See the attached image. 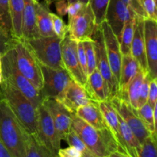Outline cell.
Listing matches in <instances>:
<instances>
[{"label": "cell", "mask_w": 157, "mask_h": 157, "mask_svg": "<svg viewBox=\"0 0 157 157\" xmlns=\"http://www.w3.org/2000/svg\"><path fill=\"white\" fill-rule=\"evenodd\" d=\"M71 129L82 139L95 157H110L116 151L123 153L109 128L98 130L73 113Z\"/></svg>", "instance_id": "obj_1"}, {"label": "cell", "mask_w": 157, "mask_h": 157, "mask_svg": "<svg viewBox=\"0 0 157 157\" xmlns=\"http://www.w3.org/2000/svg\"><path fill=\"white\" fill-rule=\"evenodd\" d=\"M0 100L7 104L28 133H36L38 110L27 97L4 79L0 84Z\"/></svg>", "instance_id": "obj_2"}, {"label": "cell", "mask_w": 157, "mask_h": 157, "mask_svg": "<svg viewBox=\"0 0 157 157\" xmlns=\"http://www.w3.org/2000/svg\"><path fill=\"white\" fill-rule=\"evenodd\" d=\"M27 133L7 104L0 100V141L12 157H25Z\"/></svg>", "instance_id": "obj_3"}, {"label": "cell", "mask_w": 157, "mask_h": 157, "mask_svg": "<svg viewBox=\"0 0 157 157\" xmlns=\"http://www.w3.org/2000/svg\"><path fill=\"white\" fill-rule=\"evenodd\" d=\"M1 71L2 79L9 81L14 87L27 97L36 108L42 104L41 92L18 71L15 63V52L13 47L1 55Z\"/></svg>", "instance_id": "obj_4"}, {"label": "cell", "mask_w": 157, "mask_h": 157, "mask_svg": "<svg viewBox=\"0 0 157 157\" xmlns=\"http://www.w3.org/2000/svg\"><path fill=\"white\" fill-rule=\"evenodd\" d=\"M29 46L39 63L52 68H64L61 57L62 39L55 36L38 35L23 39Z\"/></svg>", "instance_id": "obj_5"}, {"label": "cell", "mask_w": 157, "mask_h": 157, "mask_svg": "<svg viewBox=\"0 0 157 157\" xmlns=\"http://www.w3.org/2000/svg\"><path fill=\"white\" fill-rule=\"evenodd\" d=\"M13 49L18 71L40 91L43 84L41 65L32 49L23 39H15Z\"/></svg>", "instance_id": "obj_6"}, {"label": "cell", "mask_w": 157, "mask_h": 157, "mask_svg": "<svg viewBox=\"0 0 157 157\" xmlns=\"http://www.w3.org/2000/svg\"><path fill=\"white\" fill-rule=\"evenodd\" d=\"M92 39L94 40V43L97 69L102 75L107 86L109 93V101L117 96L118 81L115 78L111 68H110V64H109L101 25H97L94 32L92 35Z\"/></svg>", "instance_id": "obj_7"}, {"label": "cell", "mask_w": 157, "mask_h": 157, "mask_svg": "<svg viewBox=\"0 0 157 157\" xmlns=\"http://www.w3.org/2000/svg\"><path fill=\"white\" fill-rule=\"evenodd\" d=\"M40 65L43 81L40 92L43 99H58L66 86L72 80L71 77L64 68H52L41 64Z\"/></svg>", "instance_id": "obj_8"}, {"label": "cell", "mask_w": 157, "mask_h": 157, "mask_svg": "<svg viewBox=\"0 0 157 157\" xmlns=\"http://www.w3.org/2000/svg\"><path fill=\"white\" fill-rule=\"evenodd\" d=\"M38 122L35 134L42 144L52 153L54 157H58V153L61 149V140L52 118L42 104L37 108Z\"/></svg>", "instance_id": "obj_9"}, {"label": "cell", "mask_w": 157, "mask_h": 157, "mask_svg": "<svg viewBox=\"0 0 157 157\" xmlns=\"http://www.w3.org/2000/svg\"><path fill=\"white\" fill-rule=\"evenodd\" d=\"M96 27L94 15L89 4L78 15L68 18V35L77 41L92 39Z\"/></svg>", "instance_id": "obj_10"}, {"label": "cell", "mask_w": 157, "mask_h": 157, "mask_svg": "<svg viewBox=\"0 0 157 157\" xmlns=\"http://www.w3.org/2000/svg\"><path fill=\"white\" fill-rule=\"evenodd\" d=\"M109 101L111 103L112 106L114 107L120 117L131 129L140 144L145 140L146 138L151 135L141 121L136 110L133 108L129 101L121 99L118 97H115Z\"/></svg>", "instance_id": "obj_11"}, {"label": "cell", "mask_w": 157, "mask_h": 157, "mask_svg": "<svg viewBox=\"0 0 157 157\" xmlns=\"http://www.w3.org/2000/svg\"><path fill=\"white\" fill-rule=\"evenodd\" d=\"M61 57L64 69L72 79L84 87L87 78L81 70L78 60V41L71 38L68 32L61 41Z\"/></svg>", "instance_id": "obj_12"}, {"label": "cell", "mask_w": 157, "mask_h": 157, "mask_svg": "<svg viewBox=\"0 0 157 157\" xmlns=\"http://www.w3.org/2000/svg\"><path fill=\"white\" fill-rule=\"evenodd\" d=\"M42 104L50 113L60 139L64 140L71 129L73 113L60 101L53 98H45Z\"/></svg>", "instance_id": "obj_13"}, {"label": "cell", "mask_w": 157, "mask_h": 157, "mask_svg": "<svg viewBox=\"0 0 157 157\" xmlns=\"http://www.w3.org/2000/svg\"><path fill=\"white\" fill-rule=\"evenodd\" d=\"M144 41L147 71L150 78H157V21L144 19Z\"/></svg>", "instance_id": "obj_14"}, {"label": "cell", "mask_w": 157, "mask_h": 157, "mask_svg": "<svg viewBox=\"0 0 157 157\" xmlns=\"http://www.w3.org/2000/svg\"><path fill=\"white\" fill-rule=\"evenodd\" d=\"M101 27L102 29L104 45L110 68L117 81H119L122 61L120 41L105 20L101 23Z\"/></svg>", "instance_id": "obj_15"}, {"label": "cell", "mask_w": 157, "mask_h": 157, "mask_svg": "<svg viewBox=\"0 0 157 157\" xmlns=\"http://www.w3.org/2000/svg\"><path fill=\"white\" fill-rule=\"evenodd\" d=\"M57 100L74 113L79 107L92 101L84 86L73 79L66 86L64 91Z\"/></svg>", "instance_id": "obj_16"}, {"label": "cell", "mask_w": 157, "mask_h": 157, "mask_svg": "<svg viewBox=\"0 0 157 157\" xmlns=\"http://www.w3.org/2000/svg\"><path fill=\"white\" fill-rule=\"evenodd\" d=\"M128 12V5L122 0H110L105 14V21L116 35L121 39V33Z\"/></svg>", "instance_id": "obj_17"}, {"label": "cell", "mask_w": 157, "mask_h": 157, "mask_svg": "<svg viewBox=\"0 0 157 157\" xmlns=\"http://www.w3.org/2000/svg\"><path fill=\"white\" fill-rule=\"evenodd\" d=\"M140 68V66L139 63L133 58L131 53L122 55L121 74L118 81V94L117 97L128 101L127 88Z\"/></svg>", "instance_id": "obj_18"}, {"label": "cell", "mask_w": 157, "mask_h": 157, "mask_svg": "<svg viewBox=\"0 0 157 157\" xmlns=\"http://www.w3.org/2000/svg\"><path fill=\"white\" fill-rule=\"evenodd\" d=\"M130 53L139 63L141 68L148 71L144 41V19L140 18L136 15L135 18V29L131 43Z\"/></svg>", "instance_id": "obj_19"}, {"label": "cell", "mask_w": 157, "mask_h": 157, "mask_svg": "<svg viewBox=\"0 0 157 157\" xmlns=\"http://www.w3.org/2000/svg\"><path fill=\"white\" fill-rule=\"evenodd\" d=\"M84 88L92 101L101 102L109 100L107 86L102 75L97 68L88 75Z\"/></svg>", "instance_id": "obj_20"}, {"label": "cell", "mask_w": 157, "mask_h": 157, "mask_svg": "<svg viewBox=\"0 0 157 157\" xmlns=\"http://www.w3.org/2000/svg\"><path fill=\"white\" fill-rule=\"evenodd\" d=\"M75 114L90 126L98 130L108 128L99 107V102L92 101L89 104L79 107Z\"/></svg>", "instance_id": "obj_21"}, {"label": "cell", "mask_w": 157, "mask_h": 157, "mask_svg": "<svg viewBox=\"0 0 157 157\" xmlns=\"http://www.w3.org/2000/svg\"><path fill=\"white\" fill-rule=\"evenodd\" d=\"M99 107L101 109L102 114L104 116L107 125L110 131L112 132L113 135L114 136L117 142L118 143L121 152L125 155L126 157H129L126 151L124 144L123 142L122 137H121V133H120L119 128V119H118V113L114 109V107L112 106L111 103L108 101H101L99 102Z\"/></svg>", "instance_id": "obj_22"}, {"label": "cell", "mask_w": 157, "mask_h": 157, "mask_svg": "<svg viewBox=\"0 0 157 157\" xmlns=\"http://www.w3.org/2000/svg\"><path fill=\"white\" fill-rule=\"evenodd\" d=\"M24 11H23L22 28L21 34L22 39H29L39 35L36 25V14H35V0H23Z\"/></svg>", "instance_id": "obj_23"}, {"label": "cell", "mask_w": 157, "mask_h": 157, "mask_svg": "<svg viewBox=\"0 0 157 157\" xmlns=\"http://www.w3.org/2000/svg\"><path fill=\"white\" fill-rule=\"evenodd\" d=\"M52 12L49 10L48 6L44 2H35V14H36V25L38 34L41 36H55L52 21L51 17Z\"/></svg>", "instance_id": "obj_24"}, {"label": "cell", "mask_w": 157, "mask_h": 157, "mask_svg": "<svg viewBox=\"0 0 157 157\" xmlns=\"http://www.w3.org/2000/svg\"><path fill=\"white\" fill-rule=\"evenodd\" d=\"M118 119H119L120 133L127 154L129 157H138L140 151V143L139 142L131 129L120 117L119 114H118Z\"/></svg>", "instance_id": "obj_25"}, {"label": "cell", "mask_w": 157, "mask_h": 157, "mask_svg": "<svg viewBox=\"0 0 157 157\" xmlns=\"http://www.w3.org/2000/svg\"><path fill=\"white\" fill-rule=\"evenodd\" d=\"M135 18H136V14L128 6L127 19L124 23L121 39H120V48L122 55L130 54L131 43L135 29Z\"/></svg>", "instance_id": "obj_26"}, {"label": "cell", "mask_w": 157, "mask_h": 157, "mask_svg": "<svg viewBox=\"0 0 157 157\" xmlns=\"http://www.w3.org/2000/svg\"><path fill=\"white\" fill-rule=\"evenodd\" d=\"M25 157H54V156L35 133H27Z\"/></svg>", "instance_id": "obj_27"}, {"label": "cell", "mask_w": 157, "mask_h": 157, "mask_svg": "<svg viewBox=\"0 0 157 157\" xmlns=\"http://www.w3.org/2000/svg\"><path fill=\"white\" fill-rule=\"evenodd\" d=\"M11 16H12L13 35L16 39H22V28L24 1L23 0H9Z\"/></svg>", "instance_id": "obj_28"}, {"label": "cell", "mask_w": 157, "mask_h": 157, "mask_svg": "<svg viewBox=\"0 0 157 157\" xmlns=\"http://www.w3.org/2000/svg\"><path fill=\"white\" fill-rule=\"evenodd\" d=\"M156 109L157 104L153 107L147 103L136 110L141 121L151 134H156Z\"/></svg>", "instance_id": "obj_29"}, {"label": "cell", "mask_w": 157, "mask_h": 157, "mask_svg": "<svg viewBox=\"0 0 157 157\" xmlns=\"http://www.w3.org/2000/svg\"><path fill=\"white\" fill-rule=\"evenodd\" d=\"M148 73V71L143 70L142 68H140L136 75L130 83L127 88V96H128V101L130 105L134 108L135 110L138 109V99H139L140 91L141 85H142L143 81L144 79L146 74Z\"/></svg>", "instance_id": "obj_30"}, {"label": "cell", "mask_w": 157, "mask_h": 157, "mask_svg": "<svg viewBox=\"0 0 157 157\" xmlns=\"http://www.w3.org/2000/svg\"><path fill=\"white\" fill-rule=\"evenodd\" d=\"M0 29L8 36L15 38L12 29L9 0H0Z\"/></svg>", "instance_id": "obj_31"}, {"label": "cell", "mask_w": 157, "mask_h": 157, "mask_svg": "<svg viewBox=\"0 0 157 157\" xmlns=\"http://www.w3.org/2000/svg\"><path fill=\"white\" fill-rule=\"evenodd\" d=\"M64 140H65L69 146H71V147L78 149L82 153L83 157H95L93 153L87 147L85 143L72 129H71L69 133L66 135Z\"/></svg>", "instance_id": "obj_32"}, {"label": "cell", "mask_w": 157, "mask_h": 157, "mask_svg": "<svg viewBox=\"0 0 157 157\" xmlns=\"http://www.w3.org/2000/svg\"><path fill=\"white\" fill-rule=\"evenodd\" d=\"M110 0H89L90 9L94 15L96 25H101L105 20V14Z\"/></svg>", "instance_id": "obj_33"}, {"label": "cell", "mask_w": 157, "mask_h": 157, "mask_svg": "<svg viewBox=\"0 0 157 157\" xmlns=\"http://www.w3.org/2000/svg\"><path fill=\"white\" fill-rule=\"evenodd\" d=\"M156 134H151L141 144L138 157H156Z\"/></svg>", "instance_id": "obj_34"}, {"label": "cell", "mask_w": 157, "mask_h": 157, "mask_svg": "<svg viewBox=\"0 0 157 157\" xmlns=\"http://www.w3.org/2000/svg\"><path fill=\"white\" fill-rule=\"evenodd\" d=\"M82 41L84 46V49H85L86 58H87V72H88V75H90L97 68L94 43L93 39H88Z\"/></svg>", "instance_id": "obj_35"}, {"label": "cell", "mask_w": 157, "mask_h": 157, "mask_svg": "<svg viewBox=\"0 0 157 157\" xmlns=\"http://www.w3.org/2000/svg\"><path fill=\"white\" fill-rule=\"evenodd\" d=\"M51 17H52V27H53L55 35L58 38L63 39L68 32L67 25L64 23V21H63L61 16L56 15V14H54L52 12Z\"/></svg>", "instance_id": "obj_36"}, {"label": "cell", "mask_w": 157, "mask_h": 157, "mask_svg": "<svg viewBox=\"0 0 157 157\" xmlns=\"http://www.w3.org/2000/svg\"><path fill=\"white\" fill-rule=\"evenodd\" d=\"M152 78H150L148 73L146 74L144 79L143 81L142 85H141L140 91L139 94V99H138V109L144 106V104H147L148 101V95H149V87H150V80Z\"/></svg>", "instance_id": "obj_37"}, {"label": "cell", "mask_w": 157, "mask_h": 157, "mask_svg": "<svg viewBox=\"0 0 157 157\" xmlns=\"http://www.w3.org/2000/svg\"><path fill=\"white\" fill-rule=\"evenodd\" d=\"M16 38L8 36L1 29H0V55L6 53L9 49L13 47L14 42Z\"/></svg>", "instance_id": "obj_38"}, {"label": "cell", "mask_w": 157, "mask_h": 157, "mask_svg": "<svg viewBox=\"0 0 157 157\" xmlns=\"http://www.w3.org/2000/svg\"><path fill=\"white\" fill-rule=\"evenodd\" d=\"M78 60H79L80 65H81V70L84 73V76L87 78L88 72H87V58H86L85 49H84V44L82 41H78Z\"/></svg>", "instance_id": "obj_39"}, {"label": "cell", "mask_w": 157, "mask_h": 157, "mask_svg": "<svg viewBox=\"0 0 157 157\" xmlns=\"http://www.w3.org/2000/svg\"><path fill=\"white\" fill-rule=\"evenodd\" d=\"M142 3L147 18L157 21L156 0H142Z\"/></svg>", "instance_id": "obj_40"}, {"label": "cell", "mask_w": 157, "mask_h": 157, "mask_svg": "<svg viewBox=\"0 0 157 157\" xmlns=\"http://www.w3.org/2000/svg\"><path fill=\"white\" fill-rule=\"evenodd\" d=\"M128 6L135 12L136 15L142 19H147V15L143 7L142 0H128Z\"/></svg>", "instance_id": "obj_41"}, {"label": "cell", "mask_w": 157, "mask_h": 157, "mask_svg": "<svg viewBox=\"0 0 157 157\" xmlns=\"http://www.w3.org/2000/svg\"><path fill=\"white\" fill-rule=\"evenodd\" d=\"M147 103L153 107L157 104V78L150 80Z\"/></svg>", "instance_id": "obj_42"}, {"label": "cell", "mask_w": 157, "mask_h": 157, "mask_svg": "<svg viewBox=\"0 0 157 157\" xmlns=\"http://www.w3.org/2000/svg\"><path fill=\"white\" fill-rule=\"evenodd\" d=\"M58 156L59 157H83L82 153L75 147L69 146L67 148L60 149Z\"/></svg>", "instance_id": "obj_43"}, {"label": "cell", "mask_w": 157, "mask_h": 157, "mask_svg": "<svg viewBox=\"0 0 157 157\" xmlns=\"http://www.w3.org/2000/svg\"><path fill=\"white\" fill-rule=\"evenodd\" d=\"M57 13L59 16H64L67 14V0H57L55 2Z\"/></svg>", "instance_id": "obj_44"}, {"label": "cell", "mask_w": 157, "mask_h": 157, "mask_svg": "<svg viewBox=\"0 0 157 157\" xmlns=\"http://www.w3.org/2000/svg\"><path fill=\"white\" fill-rule=\"evenodd\" d=\"M0 157H12L6 147L2 145L1 141H0Z\"/></svg>", "instance_id": "obj_45"}, {"label": "cell", "mask_w": 157, "mask_h": 157, "mask_svg": "<svg viewBox=\"0 0 157 157\" xmlns=\"http://www.w3.org/2000/svg\"><path fill=\"white\" fill-rule=\"evenodd\" d=\"M55 1H57V0H44V2H45L46 4L49 6L51 4H52L53 2H55Z\"/></svg>", "instance_id": "obj_46"}, {"label": "cell", "mask_w": 157, "mask_h": 157, "mask_svg": "<svg viewBox=\"0 0 157 157\" xmlns=\"http://www.w3.org/2000/svg\"><path fill=\"white\" fill-rule=\"evenodd\" d=\"M78 1L81 2L84 5H87L89 3V0H78Z\"/></svg>", "instance_id": "obj_47"}, {"label": "cell", "mask_w": 157, "mask_h": 157, "mask_svg": "<svg viewBox=\"0 0 157 157\" xmlns=\"http://www.w3.org/2000/svg\"><path fill=\"white\" fill-rule=\"evenodd\" d=\"M2 81V71L0 70V84H1Z\"/></svg>", "instance_id": "obj_48"}, {"label": "cell", "mask_w": 157, "mask_h": 157, "mask_svg": "<svg viewBox=\"0 0 157 157\" xmlns=\"http://www.w3.org/2000/svg\"><path fill=\"white\" fill-rule=\"evenodd\" d=\"M123 2H124V3H125V4H127V5H128V0H122Z\"/></svg>", "instance_id": "obj_49"}, {"label": "cell", "mask_w": 157, "mask_h": 157, "mask_svg": "<svg viewBox=\"0 0 157 157\" xmlns=\"http://www.w3.org/2000/svg\"><path fill=\"white\" fill-rule=\"evenodd\" d=\"M0 70H1V55H0Z\"/></svg>", "instance_id": "obj_50"}, {"label": "cell", "mask_w": 157, "mask_h": 157, "mask_svg": "<svg viewBox=\"0 0 157 157\" xmlns=\"http://www.w3.org/2000/svg\"><path fill=\"white\" fill-rule=\"evenodd\" d=\"M35 1H36V2H39V0H35Z\"/></svg>", "instance_id": "obj_51"}]
</instances>
